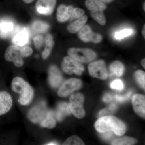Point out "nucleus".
<instances>
[{
	"label": "nucleus",
	"mask_w": 145,
	"mask_h": 145,
	"mask_svg": "<svg viewBox=\"0 0 145 145\" xmlns=\"http://www.w3.org/2000/svg\"><path fill=\"white\" fill-rule=\"evenodd\" d=\"M48 74L50 85L54 88L58 87L63 81L62 75L59 69L56 66H51L49 69Z\"/></svg>",
	"instance_id": "obj_13"
},
{
	"label": "nucleus",
	"mask_w": 145,
	"mask_h": 145,
	"mask_svg": "<svg viewBox=\"0 0 145 145\" xmlns=\"http://www.w3.org/2000/svg\"><path fill=\"white\" fill-rule=\"evenodd\" d=\"M21 51L24 58L30 57L33 53L32 48L28 46L24 47L21 48Z\"/></svg>",
	"instance_id": "obj_34"
},
{
	"label": "nucleus",
	"mask_w": 145,
	"mask_h": 145,
	"mask_svg": "<svg viewBox=\"0 0 145 145\" xmlns=\"http://www.w3.org/2000/svg\"><path fill=\"white\" fill-rule=\"evenodd\" d=\"M84 14L85 11L83 9L79 8H74L70 18L71 20H77L82 17L84 15Z\"/></svg>",
	"instance_id": "obj_32"
},
{
	"label": "nucleus",
	"mask_w": 145,
	"mask_h": 145,
	"mask_svg": "<svg viewBox=\"0 0 145 145\" xmlns=\"http://www.w3.org/2000/svg\"><path fill=\"white\" fill-rule=\"evenodd\" d=\"M69 56L80 63H88L97 57L96 52L88 48H71L67 50Z\"/></svg>",
	"instance_id": "obj_3"
},
{
	"label": "nucleus",
	"mask_w": 145,
	"mask_h": 145,
	"mask_svg": "<svg viewBox=\"0 0 145 145\" xmlns=\"http://www.w3.org/2000/svg\"><path fill=\"white\" fill-rule=\"evenodd\" d=\"M11 89L20 94L18 102L22 106L28 105L34 99V91L30 84L22 77H15L12 80Z\"/></svg>",
	"instance_id": "obj_2"
},
{
	"label": "nucleus",
	"mask_w": 145,
	"mask_h": 145,
	"mask_svg": "<svg viewBox=\"0 0 145 145\" xmlns=\"http://www.w3.org/2000/svg\"><path fill=\"white\" fill-rule=\"evenodd\" d=\"M145 3H144V4H143V9H144V10H145Z\"/></svg>",
	"instance_id": "obj_43"
},
{
	"label": "nucleus",
	"mask_w": 145,
	"mask_h": 145,
	"mask_svg": "<svg viewBox=\"0 0 145 145\" xmlns=\"http://www.w3.org/2000/svg\"><path fill=\"white\" fill-rule=\"evenodd\" d=\"M13 105V98L10 93L5 91H0V116L8 113Z\"/></svg>",
	"instance_id": "obj_12"
},
{
	"label": "nucleus",
	"mask_w": 145,
	"mask_h": 145,
	"mask_svg": "<svg viewBox=\"0 0 145 145\" xmlns=\"http://www.w3.org/2000/svg\"><path fill=\"white\" fill-rule=\"evenodd\" d=\"M61 67L64 72L70 75L75 74L81 75L84 70V67L80 63L69 56H66L63 59Z\"/></svg>",
	"instance_id": "obj_5"
},
{
	"label": "nucleus",
	"mask_w": 145,
	"mask_h": 145,
	"mask_svg": "<svg viewBox=\"0 0 145 145\" xmlns=\"http://www.w3.org/2000/svg\"><path fill=\"white\" fill-rule=\"evenodd\" d=\"M110 70L112 75L118 77H121L123 74L124 66L121 62L115 61L110 65Z\"/></svg>",
	"instance_id": "obj_21"
},
{
	"label": "nucleus",
	"mask_w": 145,
	"mask_h": 145,
	"mask_svg": "<svg viewBox=\"0 0 145 145\" xmlns=\"http://www.w3.org/2000/svg\"><path fill=\"white\" fill-rule=\"evenodd\" d=\"M78 34L80 39L85 42H92L98 44L101 42L103 39L101 34L93 32L88 25H84L78 31Z\"/></svg>",
	"instance_id": "obj_10"
},
{
	"label": "nucleus",
	"mask_w": 145,
	"mask_h": 145,
	"mask_svg": "<svg viewBox=\"0 0 145 145\" xmlns=\"http://www.w3.org/2000/svg\"><path fill=\"white\" fill-rule=\"evenodd\" d=\"M84 98L80 93H76L71 96L69 107L71 113L75 117L81 119L85 115V112L83 106Z\"/></svg>",
	"instance_id": "obj_4"
},
{
	"label": "nucleus",
	"mask_w": 145,
	"mask_h": 145,
	"mask_svg": "<svg viewBox=\"0 0 145 145\" xmlns=\"http://www.w3.org/2000/svg\"><path fill=\"white\" fill-rule=\"evenodd\" d=\"M133 33V31L131 29H125L115 33L114 37L117 40H121L131 35Z\"/></svg>",
	"instance_id": "obj_29"
},
{
	"label": "nucleus",
	"mask_w": 145,
	"mask_h": 145,
	"mask_svg": "<svg viewBox=\"0 0 145 145\" xmlns=\"http://www.w3.org/2000/svg\"><path fill=\"white\" fill-rule=\"evenodd\" d=\"M85 5L91 12L98 10L104 11L107 8L106 5L99 0H86Z\"/></svg>",
	"instance_id": "obj_18"
},
{
	"label": "nucleus",
	"mask_w": 145,
	"mask_h": 145,
	"mask_svg": "<svg viewBox=\"0 0 145 145\" xmlns=\"http://www.w3.org/2000/svg\"><path fill=\"white\" fill-rule=\"evenodd\" d=\"M57 0H36L35 8L36 12L44 16H50L54 12Z\"/></svg>",
	"instance_id": "obj_9"
},
{
	"label": "nucleus",
	"mask_w": 145,
	"mask_h": 145,
	"mask_svg": "<svg viewBox=\"0 0 145 145\" xmlns=\"http://www.w3.org/2000/svg\"><path fill=\"white\" fill-rule=\"evenodd\" d=\"M101 136L103 140H111L113 138L114 135L112 131H106V132L102 133Z\"/></svg>",
	"instance_id": "obj_36"
},
{
	"label": "nucleus",
	"mask_w": 145,
	"mask_h": 145,
	"mask_svg": "<svg viewBox=\"0 0 145 145\" xmlns=\"http://www.w3.org/2000/svg\"><path fill=\"white\" fill-rule=\"evenodd\" d=\"M34 45L37 49H40L44 43V39L42 35H38L34 36L33 39Z\"/></svg>",
	"instance_id": "obj_31"
},
{
	"label": "nucleus",
	"mask_w": 145,
	"mask_h": 145,
	"mask_svg": "<svg viewBox=\"0 0 145 145\" xmlns=\"http://www.w3.org/2000/svg\"><path fill=\"white\" fill-rule=\"evenodd\" d=\"M89 72L91 76L100 80H106L108 71L105 63L103 60H99L91 63L88 67Z\"/></svg>",
	"instance_id": "obj_8"
},
{
	"label": "nucleus",
	"mask_w": 145,
	"mask_h": 145,
	"mask_svg": "<svg viewBox=\"0 0 145 145\" xmlns=\"http://www.w3.org/2000/svg\"><path fill=\"white\" fill-rule=\"evenodd\" d=\"M133 109L136 114L140 117L145 118V98L141 94H135L132 99Z\"/></svg>",
	"instance_id": "obj_15"
},
{
	"label": "nucleus",
	"mask_w": 145,
	"mask_h": 145,
	"mask_svg": "<svg viewBox=\"0 0 145 145\" xmlns=\"http://www.w3.org/2000/svg\"><path fill=\"white\" fill-rule=\"evenodd\" d=\"M112 96L111 94L108 93H107L104 95L103 97V101L105 103H108L110 102L112 100Z\"/></svg>",
	"instance_id": "obj_37"
},
{
	"label": "nucleus",
	"mask_w": 145,
	"mask_h": 145,
	"mask_svg": "<svg viewBox=\"0 0 145 145\" xmlns=\"http://www.w3.org/2000/svg\"><path fill=\"white\" fill-rule=\"evenodd\" d=\"M64 145H82L84 143L80 138L76 135H73L69 137L63 144Z\"/></svg>",
	"instance_id": "obj_27"
},
{
	"label": "nucleus",
	"mask_w": 145,
	"mask_h": 145,
	"mask_svg": "<svg viewBox=\"0 0 145 145\" xmlns=\"http://www.w3.org/2000/svg\"><path fill=\"white\" fill-rule=\"evenodd\" d=\"M49 25L41 21H36L33 24L32 29L35 32H44L47 31Z\"/></svg>",
	"instance_id": "obj_25"
},
{
	"label": "nucleus",
	"mask_w": 145,
	"mask_h": 145,
	"mask_svg": "<svg viewBox=\"0 0 145 145\" xmlns=\"http://www.w3.org/2000/svg\"><path fill=\"white\" fill-rule=\"evenodd\" d=\"M71 113L68 105L66 103H61L57 108L56 118L58 121H61L65 117L70 115Z\"/></svg>",
	"instance_id": "obj_19"
},
{
	"label": "nucleus",
	"mask_w": 145,
	"mask_h": 145,
	"mask_svg": "<svg viewBox=\"0 0 145 145\" xmlns=\"http://www.w3.org/2000/svg\"><path fill=\"white\" fill-rule=\"evenodd\" d=\"M132 94L131 91L127 93L126 94L124 95H116L114 96V98L115 100L119 102H123L128 100L130 98Z\"/></svg>",
	"instance_id": "obj_35"
},
{
	"label": "nucleus",
	"mask_w": 145,
	"mask_h": 145,
	"mask_svg": "<svg viewBox=\"0 0 145 145\" xmlns=\"http://www.w3.org/2000/svg\"><path fill=\"white\" fill-rule=\"evenodd\" d=\"M45 46L42 53V57L44 60H46L49 57L54 44L53 36L51 34H47L44 39Z\"/></svg>",
	"instance_id": "obj_17"
},
{
	"label": "nucleus",
	"mask_w": 145,
	"mask_h": 145,
	"mask_svg": "<svg viewBox=\"0 0 145 145\" xmlns=\"http://www.w3.org/2000/svg\"><path fill=\"white\" fill-rule=\"evenodd\" d=\"M82 81L76 78H71L63 83L58 91V96L61 98L67 97L75 91L82 87Z\"/></svg>",
	"instance_id": "obj_7"
},
{
	"label": "nucleus",
	"mask_w": 145,
	"mask_h": 145,
	"mask_svg": "<svg viewBox=\"0 0 145 145\" xmlns=\"http://www.w3.org/2000/svg\"><path fill=\"white\" fill-rule=\"evenodd\" d=\"M110 87L113 89L122 90L124 88V85L121 80H116L112 82L110 84Z\"/></svg>",
	"instance_id": "obj_33"
},
{
	"label": "nucleus",
	"mask_w": 145,
	"mask_h": 145,
	"mask_svg": "<svg viewBox=\"0 0 145 145\" xmlns=\"http://www.w3.org/2000/svg\"><path fill=\"white\" fill-rule=\"evenodd\" d=\"M102 2L105 3H109L113 1L114 0H99Z\"/></svg>",
	"instance_id": "obj_39"
},
{
	"label": "nucleus",
	"mask_w": 145,
	"mask_h": 145,
	"mask_svg": "<svg viewBox=\"0 0 145 145\" xmlns=\"http://www.w3.org/2000/svg\"><path fill=\"white\" fill-rule=\"evenodd\" d=\"M117 106L115 104H112L106 108L102 110L99 112V117H103L107 114H110L114 113L117 109Z\"/></svg>",
	"instance_id": "obj_30"
},
{
	"label": "nucleus",
	"mask_w": 145,
	"mask_h": 145,
	"mask_svg": "<svg viewBox=\"0 0 145 145\" xmlns=\"http://www.w3.org/2000/svg\"><path fill=\"white\" fill-rule=\"evenodd\" d=\"M47 112L44 105L36 106L29 110L28 114L29 119L34 123H41Z\"/></svg>",
	"instance_id": "obj_11"
},
{
	"label": "nucleus",
	"mask_w": 145,
	"mask_h": 145,
	"mask_svg": "<svg viewBox=\"0 0 145 145\" xmlns=\"http://www.w3.org/2000/svg\"><path fill=\"white\" fill-rule=\"evenodd\" d=\"M135 77L136 81L140 86L144 90L145 84V73L142 70H138L135 72Z\"/></svg>",
	"instance_id": "obj_28"
},
{
	"label": "nucleus",
	"mask_w": 145,
	"mask_h": 145,
	"mask_svg": "<svg viewBox=\"0 0 145 145\" xmlns=\"http://www.w3.org/2000/svg\"><path fill=\"white\" fill-rule=\"evenodd\" d=\"M13 24L7 21H3L0 23V32L2 34H7L12 31Z\"/></svg>",
	"instance_id": "obj_26"
},
{
	"label": "nucleus",
	"mask_w": 145,
	"mask_h": 145,
	"mask_svg": "<svg viewBox=\"0 0 145 145\" xmlns=\"http://www.w3.org/2000/svg\"><path fill=\"white\" fill-rule=\"evenodd\" d=\"M74 7L72 5L61 4L58 6L57 11V19L61 23L65 22L70 19Z\"/></svg>",
	"instance_id": "obj_14"
},
{
	"label": "nucleus",
	"mask_w": 145,
	"mask_h": 145,
	"mask_svg": "<svg viewBox=\"0 0 145 145\" xmlns=\"http://www.w3.org/2000/svg\"><path fill=\"white\" fill-rule=\"evenodd\" d=\"M88 16H84L77 19L76 20L69 24L67 27V31L71 34L77 33L85 25L88 21Z\"/></svg>",
	"instance_id": "obj_16"
},
{
	"label": "nucleus",
	"mask_w": 145,
	"mask_h": 145,
	"mask_svg": "<svg viewBox=\"0 0 145 145\" xmlns=\"http://www.w3.org/2000/svg\"><path fill=\"white\" fill-rule=\"evenodd\" d=\"M56 125V120L52 112L48 111L45 117L40 123L41 126L51 129L55 127Z\"/></svg>",
	"instance_id": "obj_20"
},
{
	"label": "nucleus",
	"mask_w": 145,
	"mask_h": 145,
	"mask_svg": "<svg viewBox=\"0 0 145 145\" xmlns=\"http://www.w3.org/2000/svg\"><path fill=\"white\" fill-rule=\"evenodd\" d=\"M21 1L25 4L29 5L32 4L36 0H21Z\"/></svg>",
	"instance_id": "obj_38"
},
{
	"label": "nucleus",
	"mask_w": 145,
	"mask_h": 145,
	"mask_svg": "<svg viewBox=\"0 0 145 145\" xmlns=\"http://www.w3.org/2000/svg\"><path fill=\"white\" fill-rule=\"evenodd\" d=\"M28 38V32L26 30H23L16 34L13 38V41L15 44L22 46L27 42Z\"/></svg>",
	"instance_id": "obj_22"
},
{
	"label": "nucleus",
	"mask_w": 145,
	"mask_h": 145,
	"mask_svg": "<svg viewBox=\"0 0 145 145\" xmlns=\"http://www.w3.org/2000/svg\"><path fill=\"white\" fill-rule=\"evenodd\" d=\"M4 58L7 61L13 63L16 67H22L24 63L21 48L14 45H10L7 48L5 52Z\"/></svg>",
	"instance_id": "obj_6"
},
{
	"label": "nucleus",
	"mask_w": 145,
	"mask_h": 145,
	"mask_svg": "<svg viewBox=\"0 0 145 145\" xmlns=\"http://www.w3.org/2000/svg\"><path fill=\"white\" fill-rule=\"evenodd\" d=\"M141 64L142 65L143 67L145 68V59H143L141 61Z\"/></svg>",
	"instance_id": "obj_41"
},
{
	"label": "nucleus",
	"mask_w": 145,
	"mask_h": 145,
	"mask_svg": "<svg viewBox=\"0 0 145 145\" xmlns=\"http://www.w3.org/2000/svg\"><path fill=\"white\" fill-rule=\"evenodd\" d=\"M92 18L101 25H104L106 23V19L104 15L103 11L101 10L91 12Z\"/></svg>",
	"instance_id": "obj_24"
},
{
	"label": "nucleus",
	"mask_w": 145,
	"mask_h": 145,
	"mask_svg": "<svg viewBox=\"0 0 145 145\" xmlns=\"http://www.w3.org/2000/svg\"><path fill=\"white\" fill-rule=\"evenodd\" d=\"M95 129L99 133L112 131L118 136L123 135L126 127L121 120L112 116L101 117L95 124Z\"/></svg>",
	"instance_id": "obj_1"
},
{
	"label": "nucleus",
	"mask_w": 145,
	"mask_h": 145,
	"mask_svg": "<svg viewBox=\"0 0 145 145\" xmlns=\"http://www.w3.org/2000/svg\"><path fill=\"white\" fill-rule=\"evenodd\" d=\"M145 25H144V27H143L142 31V34L143 37H144V39L145 38Z\"/></svg>",
	"instance_id": "obj_40"
},
{
	"label": "nucleus",
	"mask_w": 145,
	"mask_h": 145,
	"mask_svg": "<svg viewBox=\"0 0 145 145\" xmlns=\"http://www.w3.org/2000/svg\"><path fill=\"white\" fill-rule=\"evenodd\" d=\"M137 142L136 140L132 137H124L118 138L112 141L111 144L113 145H133Z\"/></svg>",
	"instance_id": "obj_23"
},
{
	"label": "nucleus",
	"mask_w": 145,
	"mask_h": 145,
	"mask_svg": "<svg viewBox=\"0 0 145 145\" xmlns=\"http://www.w3.org/2000/svg\"><path fill=\"white\" fill-rule=\"evenodd\" d=\"M58 144H57V143L55 142H50L48 143V144H46V145H54Z\"/></svg>",
	"instance_id": "obj_42"
}]
</instances>
